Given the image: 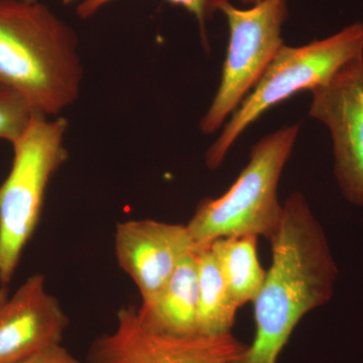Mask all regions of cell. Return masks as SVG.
Here are the masks:
<instances>
[{
  "instance_id": "obj_1",
  "label": "cell",
  "mask_w": 363,
  "mask_h": 363,
  "mask_svg": "<svg viewBox=\"0 0 363 363\" xmlns=\"http://www.w3.org/2000/svg\"><path fill=\"white\" fill-rule=\"evenodd\" d=\"M269 242L271 267L253 301L255 339L231 363H278L302 318L333 295L337 266L302 193L286 199L281 226Z\"/></svg>"
},
{
  "instance_id": "obj_2",
  "label": "cell",
  "mask_w": 363,
  "mask_h": 363,
  "mask_svg": "<svg viewBox=\"0 0 363 363\" xmlns=\"http://www.w3.org/2000/svg\"><path fill=\"white\" fill-rule=\"evenodd\" d=\"M82 80L70 26L38 1L0 0V86L52 116L75 102Z\"/></svg>"
},
{
  "instance_id": "obj_3",
  "label": "cell",
  "mask_w": 363,
  "mask_h": 363,
  "mask_svg": "<svg viewBox=\"0 0 363 363\" xmlns=\"http://www.w3.org/2000/svg\"><path fill=\"white\" fill-rule=\"evenodd\" d=\"M298 131L300 125L294 124L264 136L253 145L250 162L229 190L198 204L187 224L196 247L230 236H262L269 241L274 238L284 213L279 182Z\"/></svg>"
},
{
  "instance_id": "obj_4",
  "label": "cell",
  "mask_w": 363,
  "mask_h": 363,
  "mask_svg": "<svg viewBox=\"0 0 363 363\" xmlns=\"http://www.w3.org/2000/svg\"><path fill=\"white\" fill-rule=\"evenodd\" d=\"M48 117L35 112L25 135L13 143L11 171L0 184V284L4 286L39 225L50 181L68 157V123Z\"/></svg>"
},
{
  "instance_id": "obj_5",
  "label": "cell",
  "mask_w": 363,
  "mask_h": 363,
  "mask_svg": "<svg viewBox=\"0 0 363 363\" xmlns=\"http://www.w3.org/2000/svg\"><path fill=\"white\" fill-rule=\"evenodd\" d=\"M360 57H363V23H353L332 37L303 47L281 45L259 82L207 150L208 168L218 169L241 133L264 112L301 91L326 84L340 69Z\"/></svg>"
},
{
  "instance_id": "obj_6",
  "label": "cell",
  "mask_w": 363,
  "mask_h": 363,
  "mask_svg": "<svg viewBox=\"0 0 363 363\" xmlns=\"http://www.w3.org/2000/svg\"><path fill=\"white\" fill-rule=\"evenodd\" d=\"M212 13L220 11L229 26V45L220 85L200 130H219L238 109L284 45L281 26L288 18L286 0H264L250 9L234 7L228 0H209Z\"/></svg>"
},
{
  "instance_id": "obj_7",
  "label": "cell",
  "mask_w": 363,
  "mask_h": 363,
  "mask_svg": "<svg viewBox=\"0 0 363 363\" xmlns=\"http://www.w3.org/2000/svg\"><path fill=\"white\" fill-rule=\"evenodd\" d=\"M247 347L233 333L188 337L157 333L128 306L117 313L116 329L91 345L88 363H231Z\"/></svg>"
},
{
  "instance_id": "obj_8",
  "label": "cell",
  "mask_w": 363,
  "mask_h": 363,
  "mask_svg": "<svg viewBox=\"0 0 363 363\" xmlns=\"http://www.w3.org/2000/svg\"><path fill=\"white\" fill-rule=\"evenodd\" d=\"M311 93L309 114L330 131L339 187L348 201L363 206V57Z\"/></svg>"
},
{
  "instance_id": "obj_9",
  "label": "cell",
  "mask_w": 363,
  "mask_h": 363,
  "mask_svg": "<svg viewBox=\"0 0 363 363\" xmlns=\"http://www.w3.org/2000/svg\"><path fill=\"white\" fill-rule=\"evenodd\" d=\"M114 247L119 267L149 304L189 253L197 250L187 225L143 219L116 226Z\"/></svg>"
},
{
  "instance_id": "obj_10",
  "label": "cell",
  "mask_w": 363,
  "mask_h": 363,
  "mask_svg": "<svg viewBox=\"0 0 363 363\" xmlns=\"http://www.w3.org/2000/svg\"><path fill=\"white\" fill-rule=\"evenodd\" d=\"M68 324L59 301L45 289V277L30 276L0 306V363H20L58 345Z\"/></svg>"
},
{
  "instance_id": "obj_11",
  "label": "cell",
  "mask_w": 363,
  "mask_h": 363,
  "mask_svg": "<svg viewBox=\"0 0 363 363\" xmlns=\"http://www.w3.org/2000/svg\"><path fill=\"white\" fill-rule=\"evenodd\" d=\"M138 312L150 330L180 337L199 335L197 250L182 260L161 292Z\"/></svg>"
},
{
  "instance_id": "obj_12",
  "label": "cell",
  "mask_w": 363,
  "mask_h": 363,
  "mask_svg": "<svg viewBox=\"0 0 363 363\" xmlns=\"http://www.w3.org/2000/svg\"><path fill=\"white\" fill-rule=\"evenodd\" d=\"M210 247L238 307L253 302L267 276L257 257V236L219 238Z\"/></svg>"
},
{
  "instance_id": "obj_13",
  "label": "cell",
  "mask_w": 363,
  "mask_h": 363,
  "mask_svg": "<svg viewBox=\"0 0 363 363\" xmlns=\"http://www.w3.org/2000/svg\"><path fill=\"white\" fill-rule=\"evenodd\" d=\"M198 334L217 336L231 333L240 308L225 285L210 245L197 248Z\"/></svg>"
},
{
  "instance_id": "obj_14",
  "label": "cell",
  "mask_w": 363,
  "mask_h": 363,
  "mask_svg": "<svg viewBox=\"0 0 363 363\" xmlns=\"http://www.w3.org/2000/svg\"><path fill=\"white\" fill-rule=\"evenodd\" d=\"M35 112L20 93L0 86V140L11 145L20 140L28 130Z\"/></svg>"
},
{
  "instance_id": "obj_15",
  "label": "cell",
  "mask_w": 363,
  "mask_h": 363,
  "mask_svg": "<svg viewBox=\"0 0 363 363\" xmlns=\"http://www.w3.org/2000/svg\"><path fill=\"white\" fill-rule=\"evenodd\" d=\"M111 0H84L79 6L77 13L81 18H89L93 13H96L100 7L108 4ZM171 4L180 6L187 9L189 13L195 16L199 23L201 30L202 40L205 47H207L206 33H205V21L210 13H212L209 7V0H168Z\"/></svg>"
},
{
  "instance_id": "obj_16",
  "label": "cell",
  "mask_w": 363,
  "mask_h": 363,
  "mask_svg": "<svg viewBox=\"0 0 363 363\" xmlns=\"http://www.w3.org/2000/svg\"><path fill=\"white\" fill-rule=\"evenodd\" d=\"M20 363H81L61 344L40 351Z\"/></svg>"
},
{
  "instance_id": "obj_17",
  "label": "cell",
  "mask_w": 363,
  "mask_h": 363,
  "mask_svg": "<svg viewBox=\"0 0 363 363\" xmlns=\"http://www.w3.org/2000/svg\"><path fill=\"white\" fill-rule=\"evenodd\" d=\"M7 298H9V296H7L6 286H2L1 284H0V306L6 302Z\"/></svg>"
},
{
  "instance_id": "obj_18",
  "label": "cell",
  "mask_w": 363,
  "mask_h": 363,
  "mask_svg": "<svg viewBox=\"0 0 363 363\" xmlns=\"http://www.w3.org/2000/svg\"><path fill=\"white\" fill-rule=\"evenodd\" d=\"M243 4H250V6H255V4H260V2L264 1V0H238Z\"/></svg>"
},
{
  "instance_id": "obj_19",
  "label": "cell",
  "mask_w": 363,
  "mask_h": 363,
  "mask_svg": "<svg viewBox=\"0 0 363 363\" xmlns=\"http://www.w3.org/2000/svg\"><path fill=\"white\" fill-rule=\"evenodd\" d=\"M23 1L35 2V1H38V0H23Z\"/></svg>"
},
{
  "instance_id": "obj_20",
  "label": "cell",
  "mask_w": 363,
  "mask_h": 363,
  "mask_svg": "<svg viewBox=\"0 0 363 363\" xmlns=\"http://www.w3.org/2000/svg\"><path fill=\"white\" fill-rule=\"evenodd\" d=\"M66 2L73 1V0H65Z\"/></svg>"
}]
</instances>
